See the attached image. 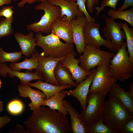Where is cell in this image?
Here are the masks:
<instances>
[{
    "mask_svg": "<svg viewBox=\"0 0 133 133\" xmlns=\"http://www.w3.org/2000/svg\"><path fill=\"white\" fill-rule=\"evenodd\" d=\"M23 122L30 133H70V123L66 116L55 110L41 106L34 110Z\"/></svg>",
    "mask_w": 133,
    "mask_h": 133,
    "instance_id": "6da1fadb",
    "label": "cell"
},
{
    "mask_svg": "<svg viewBox=\"0 0 133 133\" xmlns=\"http://www.w3.org/2000/svg\"><path fill=\"white\" fill-rule=\"evenodd\" d=\"M133 118V114L118 100L110 98L105 101L101 119L110 128L120 133L123 126Z\"/></svg>",
    "mask_w": 133,
    "mask_h": 133,
    "instance_id": "7a4b0ae2",
    "label": "cell"
},
{
    "mask_svg": "<svg viewBox=\"0 0 133 133\" xmlns=\"http://www.w3.org/2000/svg\"><path fill=\"white\" fill-rule=\"evenodd\" d=\"M35 38L37 46L41 48V55L45 57L58 58L65 57L74 50L73 44L64 43L56 35L51 33L44 36L40 32L36 33Z\"/></svg>",
    "mask_w": 133,
    "mask_h": 133,
    "instance_id": "3957f363",
    "label": "cell"
},
{
    "mask_svg": "<svg viewBox=\"0 0 133 133\" xmlns=\"http://www.w3.org/2000/svg\"><path fill=\"white\" fill-rule=\"evenodd\" d=\"M126 42H123L108 65L113 76L117 81L121 82L132 77L133 73V62L129 57Z\"/></svg>",
    "mask_w": 133,
    "mask_h": 133,
    "instance_id": "277c9868",
    "label": "cell"
},
{
    "mask_svg": "<svg viewBox=\"0 0 133 133\" xmlns=\"http://www.w3.org/2000/svg\"><path fill=\"white\" fill-rule=\"evenodd\" d=\"M34 9L43 10L44 15L37 22L29 23L26 26L27 30L37 33L48 34L50 33V28L52 23L60 16L61 10L58 6L50 4L47 1L41 2L36 6Z\"/></svg>",
    "mask_w": 133,
    "mask_h": 133,
    "instance_id": "5b68a950",
    "label": "cell"
},
{
    "mask_svg": "<svg viewBox=\"0 0 133 133\" xmlns=\"http://www.w3.org/2000/svg\"><path fill=\"white\" fill-rule=\"evenodd\" d=\"M82 54L79 59L80 65L87 71L97 66L108 64L115 54L89 45L86 46Z\"/></svg>",
    "mask_w": 133,
    "mask_h": 133,
    "instance_id": "8992f818",
    "label": "cell"
},
{
    "mask_svg": "<svg viewBox=\"0 0 133 133\" xmlns=\"http://www.w3.org/2000/svg\"><path fill=\"white\" fill-rule=\"evenodd\" d=\"M108 64L97 67L90 85L88 93H98L104 98L117 80L111 73Z\"/></svg>",
    "mask_w": 133,
    "mask_h": 133,
    "instance_id": "52a82bcc",
    "label": "cell"
},
{
    "mask_svg": "<svg viewBox=\"0 0 133 133\" xmlns=\"http://www.w3.org/2000/svg\"><path fill=\"white\" fill-rule=\"evenodd\" d=\"M104 97L98 93H88L86 99L87 106L80 114L86 125L92 124L101 119L105 100Z\"/></svg>",
    "mask_w": 133,
    "mask_h": 133,
    "instance_id": "ba28073f",
    "label": "cell"
},
{
    "mask_svg": "<svg viewBox=\"0 0 133 133\" xmlns=\"http://www.w3.org/2000/svg\"><path fill=\"white\" fill-rule=\"evenodd\" d=\"M100 25L96 22L87 21L83 28V35L86 46L91 45L98 49L104 46L112 52L114 50L112 44L109 40L105 39L100 32Z\"/></svg>",
    "mask_w": 133,
    "mask_h": 133,
    "instance_id": "9c48e42d",
    "label": "cell"
},
{
    "mask_svg": "<svg viewBox=\"0 0 133 133\" xmlns=\"http://www.w3.org/2000/svg\"><path fill=\"white\" fill-rule=\"evenodd\" d=\"M105 22V26L102 33L106 39L112 42L115 53L120 48L123 40L126 39L125 32L122 29V23L116 22L115 20L103 15Z\"/></svg>",
    "mask_w": 133,
    "mask_h": 133,
    "instance_id": "30bf717a",
    "label": "cell"
},
{
    "mask_svg": "<svg viewBox=\"0 0 133 133\" xmlns=\"http://www.w3.org/2000/svg\"><path fill=\"white\" fill-rule=\"evenodd\" d=\"M38 60L39 65L37 70L42 73L45 82L60 86L55 78L54 71L58 62L65 57L58 58H49L42 56L37 51L34 52Z\"/></svg>",
    "mask_w": 133,
    "mask_h": 133,
    "instance_id": "8fae6325",
    "label": "cell"
},
{
    "mask_svg": "<svg viewBox=\"0 0 133 133\" xmlns=\"http://www.w3.org/2000/svg\"><path fill=\"white\" fill-rule=\"evenodd\" d=\"M76 55L74 50L68 53L60 61L61 65L68 70L73 79L78 84L91 74L93 69L88 71L84 69L79 65V59L76 58Z\"/></svg>",
    "mask_w": 133,
    "mask_h": 133,
    "instance_id": "7c38bea8",
    "label": "cell"
},
{
    "mask_svg": "<svg viewBox=\"0 0 133 133\" xmlns=\"http://www.w3.org/2000/svg\"><path fill=\"white\" fill-rule=\"evenodd\" d=\"M47 1L51 5L59 7L61 10L60 17L69 22L78 17L85 16L80 10L76 1L65 0H49Z\"/></svg>",
    "mask_w": 133,
    "mask_h": 133,
    "instance_id": "4fadbf2b",
    "label": "cell"
},
{
    "mask_svg": "<svg viewBox=\"0 0 133 133\" xmlns=\"http://www.w3.org/2000/svg\"><path fill=\"white\" fill-rule=\"evenodd\" d=\"M7 74L11 78L16 77L18 78L21 84H27L35 80H44L42 73L37 70L34 72L28 71L25 72H21L12 70L5 63H0V76L5 77Z\"/></svg>",
    "mask_w": 133,
    "mask_h": 133,
    "instance_id": "5bb4252c",
    "label": "cell"
},
{
    "mask_svg": "<svg viewBox=\"0 0 133 133\" xmlns=\"http://www.w3.org/2000/svg\"><path fill=\"white\" fill-rule=\"evenodd\" d=\"M87 21L85 16H80L70 22L72 32L74 44L75 46L77 52L80 54L82 53L86 46L83 28Z\"/></svg>",
    "mask_w": 133,
    "mask_h": 133,
    "instance_id": "9a60e30c",
    "label": "cell"
},
{
    "mask_svg": "<svg viewBox=\"0 0 133 133\" xmlns=\"http://www.w3.org/2000/svg\"><path fill=\"white\" fill-rule=\"evenodd\" d=\"M20 96L24 98L28 97L31 102L28 104L30 109L32 111L42 106L46 99L43 93L38 90L33 89L27 84H21L17 86Z\"/></svg>",
    "mask_w": 133,
    "mask_h": 133,
    "instance_id": "2e32d148",
    "label": "cell"
},
{
    "mask_svg": "<svg viewBox=\"0 0 133 133\" xmlns=\"http://www.w3.org/2000/svg\"><path fill=\"white\" fill-rule=\"evenodd\" d=\"M51 33L65 41L66 43L74 44L72 29L70 23L60 17L52 24Z\"/></svg>",
    "mask_w": 133,
    "mask_h": 133,
    "instance_id": "e0dca14e",
    "label": "cell"
},
{
    "mask_svg": "<svg viewBox=\"0 0 133 133\" xmlns=\"http://www.w3.org/2000/svg\"><path fill=\"white\" fill-rule=\"evenodd\" d=\"M95 71V69H94L92 73L85 80L80 82L75 88L69 90L67 94L73 96L78 100L81 106L82 110H84L86 108L87 98Z\"/></svg>",
    "mask_w": 133,
    "mask_h": 133,
    "instance_id": "ac0fdd59",
    "label": "cell"
},
{
    "mask_svg": "<svg viewBox=\"0 0 133 133\" xmlns=\"http://www.w3.org/2000/svg\"><path fill=\"white\" fill-rule=\"evenodd\" d=\"M64 106L69 114L70 121V125L73 133H88L87 125L81 116L72 106L71 103L66 100L63 101Z\"/></svg>",
    "mask_w": 133,
    "mask_h": 133,
    "instance_id": "d6986e66",
    "label": "cell"
},
{
    "mask_svg": "<svg viewBox=\"0 0 133 133\" xmlns=\"http://www.w3.org/2000/svg\"><path fill=\"white\" fill-rule=\"evenodd\" d=\"M14 36L19 45L22 54L26 57L31 56L36 51L35 47L37 45L33 31H30L26 35L17 32Z\"/></svg>",
    "mask_w": 133,
    "mask_h": 133,
    "instance_id": "ffe728a7",
    "label": "cell"
},
{
    "mask_svg": "<svg viewBox=\"0 0 133 133\" xmlns=\"http://www.w3.org/2000/svg\"><path fill=\"white\" fill-rule=\"evenodd\" d=\"M109 97L120 101L128 110L133 114V97L129 92H126L119 84L114 83L109 92Z\"/></svg>",
    "mask_w": 133,
    "mask_h": 133,
    "instance_id": "44dd1931",
    "label": "cell"
},
{
    "mask_svg": "<svg viewBox=\"0 0 133 133\" xmlns=\"http://www.w3.org/2000/svg\"><path fill=\"white\" fill-rule=\"evenodd\" d=\"M69 91L63 90L58 92L49 99L45 100L42 106H48L51 109L57 110L59 112L67 116L68 113L63 105V101Z\"/></svg>",
    "mask_w": 133,
    "mask_h": 133,
    "instance_id": "7402d4cb",
    "label": "cell"
},
{
    "mask_svg": "<svg viewBox=\"0 0 133 133\" xmlns=\"http://www.w3.org/2000/svg\"><path fill=\"white\" fill-rule=\"evenodd\" d=\"M27 84L30 86L36 88L41 91L45 95L46 99H49L60 91L73 87L68 85L64 86H57L46 82H44L43 80H38L34 83L29 82Z\"/></svg>",
    "mask_w": 133,
    "mask_h": 133,
    "instance_id": "603a6c76",
    "label": "cell"
},
{
    "mask_svg": "<svg viewBox=\"0 0 133 133\" xmlns=\"http://www.w3.org/2000/svg\"><path fill=\"white\" fill-rule=\"evenodd\" d=\"M60 61L57 64L54 71L55 76L58 83L60 86L68 85L76 87L78 84L74 81L68 70L61 65Z\"/></svg>",
    "mask_w": 133,
    "mask_h": 133,
    "instance_id": "cb8c5ba5",
    "label": "cell"
},
{
    "mask_svg": "<svg viewBox=\"0 0 133 133\" xmlns=\"http://www.w3.org/2000/svg\"><path fill=\"white\" fill-rule=\"evenodd\" d=\"M31 56L29 59L26 57L23 61L19 63H11L9 67L12 70L18 71L22 69L30 71L34 69L37 70L39 65L38 59L34 53Z\"/></svg>",
    "mask_w": 133,
    "mask_h": 133,
    "instance_id": "d4e9b609",
    "label": "cell"
},
{
    "mask_svg": "<svg viewBox=\"0 0 133 133\" xmlns=\"http://www.w3.org/2000/svg\"><path fill=\"white\" fill-rule=\"evenodd\" d=\"M109 17L114 20L121 19L126 21L133 27V8L125 11H120L111 8L107 12Z\"/></svg>",
    "mask_w": 133,
    "mask_h": 133,
    "instance_id": "484cf974",
    "label": "cell"
},
{
    "mask_svg": "<svg viewBox=\"0 0 133 133\" xmlns=\"http://www.w3.org/2000/svg\"><path fill=\"white\" fill-rule=\"evenodd\" d=\"M88 133H118L108 127L100 119L96 122L87 125Z\"/></svg>",
    "mask_w": 133,
    "mask_h": 133,
    "instance_id": "4316f807",
    "label": "cell"
},
{
    "mask_svg": "<svg viewBox=\"0 0 133 133\" xmlns=\"http://www.w3.org/2000/svg\"><path fill=\"white\" fill-rule=\"evenodd\" d=\"M122 26L126 40L128 51L131 61L133 62V28L129 27L126 23H122Z\"/></svg>",
    "mask_w": 133,
    "mask_h": 133,
    "instance_id": "83f0119b",
    "label": "cell"
},
{
    "mask_svg": "<svg viewBox=\"0 0 133 133\" xmlns=\"http://www.w3.org/2000/svg\"><path fill=\"white\" fill-rule=\"evenodd\" d=\"M21 51L8 52L0 47V63H4L6 62L14 63L18 61L22 57Z\"/></svg>",
    "mask_w": 133,
    "mask_h": 133,
    "instance_id": "f1b7e54d",
    "label": "cell"
},
{
    "mask_svg": "<svg viewBox=\"0 0 133 133\" xmlns=\"http://www.w3.org/2000/svg\"><path fill=\"white\" fill-rule=\"evenodd\" d=\"M13 17L9 19L2 18L0 20V39L12 34L13 32L12 24Z\"/></svg>",
    "mask_w": 133,
    "mask_h": 133,
    "instance_id": "f546056e",
    "label": "cell"
},
{
    "mask_svg": "<svg viewBox=\"0 0 133 133\" xmlns=\"http://www.w3.org/2000/svg\"><path fill=\"white\" fill-rule=\"evenodd\" d=\"M24 106L20 100L15 99L9 102L6 106L7 110L10 114L17 115L21 114L23 111Z\"/></svg>",
    "mask_w": 133,
    "mask_h": 133,
    "instance_id": "4dcf8cb0",
    "label": "cell"
},
{
    "mask_svg": "<svg viewBox=\"0 0 133 133\" xmlns=\"http://www.w3.org/2000/svg\"><path fill=\"white\" fill-rule=\"evenodd\" d=\"M119 0H102L100 6L94 7L95 10L97 11L96 16L99 14L100 12L103 10L106 6H109L111 8L115 9H116V7L118 2Z\"/></svg>",
    "mask_w": 133,
    "mask_h": 133,
    "instance_id": "1f68e13d",
    "label": "cell"
},
{
    "mask_svg": "<svg viewBox=\"0 0 133 133\" xmlns=\"http://www.w3.org/2000/svg\"><path fill=\"white\" fill-rule=\"evenodd\" d=\"M80 10L84 14L88 22H94L96 21L95 19L92 17L88 12L85 5L87 0H76Z\"/></svg>",
    "mask_w": 133,
    "mask_h": 133,
    "instance_id": "d6a6232c",
    "label": "cell"
},
{
    "mask_svg": "<svg viewBox=\"0 0 133 133\" xmlns=\"http://www.w3.org/2000/svg\"><path fill=\"white\" fill-rule=\"evenodd\" d=\"M13 6L11 5L3 7L0 10V17H4L7 19L13 17Z\"/></svg>",
    "mask_w": 133,
    "mask_h": 133,
    "instance_id": "836d02e7",
    "label": "cell"
},
{
    "mask_svg": "<svg viewBox=\"0 0 133 133\" xmlns=\"http://www.w3.org/2000/svg\"><path fill=\"white\" fill-rule=\"evenodd\" d=\"M120 133H133V118L128 121L123 126Z\"/></svg>",
    "mask_w": 133,
    "mask_h": 133,
    "instance_id": "e575fe53",
    "label": "cell"
},
{
    "mask_svg": "<svg viewBox=\"0 0 133 133\" xmlns=\"http://www.w3.org/2000/svg\"><path fill=\"white\" fill-rule=\"evenodd\" d=\"M99 2V0H87L86 8L89 13L93 12L95 5H98Z\"/></svg>",
    "mask_w": 133,
    "mask_h": 133,
    "instance_id": "d590c367",
    "label": "cell"
},
{
    "mask_svg": "<svg viewBox=\"0 0 133 133\" xmlns=\"http://www.w3.org/2000/svg\"><path fill=\"white\" fill-rule=\"evenodd\" d=\"M11 120V118L7 115L1 117L0 116V129L6 124L10 122Z\"/></svg>",
    "mask_w": 133,
    "mask_h": 133,
    "instance_id": "8d00e7d4",
    "label": "cell"
},
{
    "mask_svg": "<svg viewBox=\"0 0 133 133\" xmlns=\"http://www.w3.org/2000/svg\"><path fill=\"white\" fill-rule=\"evenodd\" d=\"M11 133H29L26 130L24 127L22 126L17 124L15 128L13 130L11 131Z\"/></svg>",
    "mask_w": 133,
    "mask_h": 133,
    "instance_id": "74e56055",
    "label": "cell"
},
{
    "mask_svg": "<svg viewBox=\"0 0 133 133\" xmlns=\"http://www.w3.org/2000/svg\"><path fill=\"white\" fill-rule=\"evenodd\" d=\"M133 6V0H124L123 5L118 9V10L123 11L129 7Z\"/></svg>",
    "mask_w": 133,
    "mask_h": 133,
    "instance_id": "f35d334b",
    "label": "cell"
},
{
    "mask_svg": "<svg viewBox=\"0 0 133 133\" xmlns=\"http://www.w3.org/2000/svg\"><path fill=\"white\" fill-rule=\"evenodd\" d=\"M38 1V0H21L18 4V6L20 8L24 7L27 3L31 4Z\"/></svg>",
    "mask_w": 133,
    "mask_h": 133,
    "instance_id": "ab89813d",
    "label": "cell"
},
{
    "mask_svg": "<svg viewBox=\"0 0 133 133\" xmlns=\"http://www.w3.org/2000/svg\"><path fill=\"white\" fill-rule=\"evenodd\" d=\"M12 0H0V7L4 5L10 4Z\"/></svg>",
    "mask_w": 133,
    "mask_h": 133,
    "instance_id": "60d3db41",
    "label": "cell"
},
{
    "mask_svg": "<svg viewBox=\"0 0 133 133\" xmlns=\"http://www.w3.org/2000/svg\"><path fill=\"white\" fill-rule=\"evenodd\" d=\"M130 95L133 97V83L130 84V89L129 91Z\"/></svg>",
    "mask_w": 133,
    "mask_h": 133,
    "instance_id": "b9f144b4",
    "label": "cell"
},
{
    "mask_svg": "<svg viewBox=\"0 0 133 133\" xmlns=\"http://www.w3.org/2000/svg\"><path fill=\"white\" fill-rule=\"evenodd\" d=\"M3 101L0 100V113L2 112L3 109Z\"/></svg>",
    "mask_w": 133,
    "mask_h": 133,
    "instance_id": "7bdbcfd3",
    "label": "cell"
},
{
    "mask_svg": "<svg viewBox=\"0 0 133 133\" xmlns=\"http://www.w3.org/2000/svg\"><path fill=\"white\" fill-rule=\"evenodd\" d=\"M49 0H38V2H41L42 1H48ZM67 1H76V0H65Z\"/></svg>",
    "mask_w": 133,
    "mask_h": 133,
    "instance_id": "ee69618b",
    "label": "cell"
},
{
    "mask_svg": "<svg viewBox=\"0 0 133 133\" xmlns=\"http://www.w3.org/2000/svg\"><path fill=\"white\" fill-rule=\"evenodd\" d=\"M2 83L1 80L0 79V89L1 88Z\"/></svg>",
    "mask_w": 133,
    "mask_h": 133,
    "instance_id": "f6af8a7d",
    "label": "cell"
},
{
    "mask_svg": "<svg viewBox=\"0 0 133 133\" xmlns=\"http://www.w3.org/2000/svg\"><path fill=\"white\" fill-rule=\"evenodd\" d=\"M13 0V1H17L18 0Z\"/></svg>",
    "mask_w": 133,
    "mask_h": 133,
    "instance_id": "bcb514c9",
    "label": "cell"
}]
</instances>
